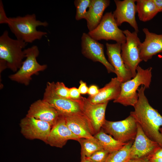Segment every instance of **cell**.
Instances as JSON below:
<instances>
[{"label": "cell", "instance_id": "obj_20", "mask_svg": "<svg viewBox=\"0 0 162 162\" xmlns=\"http://www.w3.org/2000/svg\"><path fill=\"white\" fill-rule=\"evenodd\" d=\"M122 82L116 77L112 78L110 81L103 87L99 89L98 93L94 96H89L87 100L93 104L108 103L112 100H115L119 97L121 91Z\"/></svg>", "mask_w": 162, "mask_h": 162}, {"label": "cell", "instance_id": "obj_6", "mask_svg": "<svg viewBox=\"0 0 162 162\" xmlns=\"http://www.w3.org/2000/svg\"><path fill=\"white\" fill-rule=\"evenodd\" d=\"M123 31L126 42L121 44V57L126 68L133 78L136 74L137 66L142 61L140 56L141 42L136 32H131L128 29Z\"/></svg>", "mask_w": 162, "mask_h": 162}, {"label": "cell", "instance_id": "obj_33", "mask_svg": "<svg viewBox=\"0 0 162 162\" xmlns=\"http://www.w3.org/2000/svg\"><path fill=\"white\" fill-rule=\"evenodd\" d=\"M148 158H162V147H160L152 155L147 157Z\"/></svg>", "mask_w": 162, "mask_h": 162}, {"label": "cell", "instance_id": "obj_32", "mask_svg": "<svg viewBox=\"0 0 162 162\" xmlns=\"http://www.w3.org/2000/svg\"><path fill=\"white\" fill-rule=\"evenodd\" d=\"M99 90V89L96 85H91L88 87V94L89 95V96H94L98 93Z\"/></svg>", "mask_w": 162, "mask_h": 162}, {"label": "cell", "instance_id": "obj_27", "mask_svg": "<svg viewBox=\"0 0 162 162\" xmlns=\"http://www.w3.org/2000/svg\"><path fill=\"white\" fill-rule=\"evenodd\" d=\"M52 86L55 94L64 98L70 99L69 94V88L62 82H51Z\"/></svg>", "mask_w": 162, "mask_h": 162}, {"label": "cell", "instance_id": "obj_35", "mask_svg": "<svg viewBox=\"0 0 162 162\" xmlns=\"http://www.w3.org/2000/svg\"><path fill=\"white\" fill-rule=\"evenodd\" d=\"M159 12L162 11V0H153Z\"/></svg>", "mask_w": 162, "mask_h": 162}, {"label": "cell", "instance_id": "obj_8", "mask_svg": "<svg viewBox=\"0 0 162 162\" xmlns=\"http://www.w3.org/2000/svg\"><path fill=\"white\" fill-rule=\"evenodd\" d=\"M102 128L105 133L124 143L134 141L137 130V123L130 115L125 119L118 121L106 120Z\"/></svg>", "mask_w": 162, "mask_h": 162}, {"label": "cell", "instance_id": "obj_2", "mask_svg": "<svg viewBox=\"0 0 162 162\" xmlns=\"http://www.w3.org/2000/svg\"><path fill=\"white\" fill-rule=\"evenodd\" d=\"M11 32L16 39L27 44L40 40L47 33L37 30L39 26H47L46 21L41 22L36 19L35 14H27L23 16L9 17L8 23Z\"/></svg>", "mask_w": 162, "mask_h": 162}, {"label": "cell", "instance_id": "obj_16", "mask_svg": "<svg viewBox=\"0 0 162 162\" xmlns=\"http://www.w3.org/2000/svg\"><path fill=\"white\" fill-rule=\"evenodd\" d=\"M106 44L109 62L114 68L118 80L124 82L131 80L132 76L126 68L121 57V44L107 43Z\"/></svg>", "mask_w": 162, "mask_h": 162}, {"label": "cell", "instance_id": "obj_18", "mask_svg": "<svg viewBox=\"0 0 162 162\" xmlns=\"http://www.w3.org/2000/svg\"><path fill=\"white\" fill-rule=\"evenodd\" d=\"M142 31L145 38L140 46V56L142 61L146 62L153 56L162 52V34L150 32L146 28Z\"/></svg>", "mask_w": 162, "mask_h": 162}, {"label": "cell", "instance_id": "obj_11", "mask_svg": "<svg viewBox=\"0 0 162 162\" xmlns=\"http://www.w3.org/2000/svg\"><path fill=\"white\" fill-rule=\"evenodd\" d=\"M81 52L85 57L94 62H99L106 67L108 73H114V68L107 60L104 52V45L83 33L81 38Z\"/></svg>", "mask_w": 162, "mask_h": 162}, {"label": "cell", "instance_id": "obj_37", "mask_svg": "<svg viewBox=\"0 0 162 162\" xmlns=\"http://www.w3.org/2000/svg\"><path fill=\"white\" fill-rule=\"evenodd\" d=\"M80 162H93L87 158H84L81 159Z\"/></svg>", "mask_w": 162, "mask_h": 162}, {"label": "cell", "instance_id": "obj_3", "mask_svg": "<svg viewBox=\"0 0 162 162\" xmlns=\"http://www.w3.org/2000/svg\"><path fill=\"white\" fill-rule=\"evenodd\" d=\"M152 68L144 69L139 65L137 66L136 74L131 80L122 82L121 91L118 98L114 100L125 106H134L138 99L137 91L140 85H143L146 88H149L151 82Z\"/></svg>", "mask_w": 162, "mask_h": 162}, {"label": "cell", "instance_id": "obj_13", "mask_svg": "<svg viewBox=\"0 0 162 162\" xmlns=\"http://www.w3.org/2000/svg\"><path fill=\"white\" fill-rule=\"evenodd\" d=\"M79 139L67 125L65 117L60 116L52 127L46 143L51 146L62 148L68 140H74L78 141Z\"/></svg>", "mask_w": 162, "mask_h": 162}, {"label": "cell", "instance_id": "obj_38", "mask_svg": "<svg viewBox=\"0 0 162 162\" xmlns=\"http://www.w3.org/2000/svg\"><path fill=\"white\" fill-rule=\"evenodd\" d=\"M161 133L162 134V127H160L159 129Z\"/></svg>", "mask_w": 162, "mask_h": 162}, {"label": "cell", "instance_id": "obj_24", "mask_svg": "<svg viewBox=\"0 0 162 162\" xmlns=\"http://www.w3.org/2000/svg\"><path fill=\"white\" fill-rule=\"evenodd\" d=\"M78 142L81 146V159L88 158L95 152L104 149L99 141L94 136L88 138H80Z\"/></svg>", "mask_w": 162, "mask_h": 162}, {"label": "cell", "instance_id": "obj_22", "mask_svg": "<svg viewBox=\"0 0 162 162\" xmlns=\"http://www.w3.org/2000/svg\"><path fill=\"white\" fill-rule=\"evenodd\" d=\"M136 11L139 20L146 22L159 12L153 0H136Z\"/></svg>", "mask_w": 162, "mask_h": 162}, {"label": "cell", "instance_id": "obj_26", "mask_svg": "<svg viewBox=\"0 0 162 162\" xmlns=\"http://www.w3.org/2000/svg\"><path fill=\"white\" fill-rule=\"evenodd\" d=\"M91 0H75L74 4L76 9L75 19L79 20L85 19L87 11L86 9L88 8Z\"/></svg>", "mask_w": 162, "mask_h": 162}, {"label": "cell", "instance_id": "obj_9", "mask_svg": "<svg viewBox=\"0 0 162 162\" xmlns=\"http://www.w3.org/2000/svg\"><path fill=\"white\" fill-rule=\"evenodd\" d=\"M43 99L54 107L60 116L65 117L82 113L79 101L58 96L54 91L51 82L47 83Z\"/></svg>", "mask_w": 162, "mask_h": 162}, {"label": "cell", "instance_id": "obj_1", "mask_svg": "<svg viewBox=\"0 0 162 162\" xmlns=\"http://www.w3.org/2000/svg\"><path fill=\"white\" fill-rule=\"evenodd\" d=\"M146 88L142 85L137 90L138 99L130 112L146 136L162 147V134L159 129L162 127V116L149 104L145 95Z\"/></svg>", "mask_w": 162, "mask_h": 162}, {"label": "cell", "instance_id": "obj_28", "mask_svg": "<svg viewBox=\"0 0 162 162\" xmlns=\"http://www.w3.org/2000/svg\"><path fill=\"white\" fill-rule=\"evenodd\" d=\"M110 153L104 149L98 150L87 158L93 162H105Z\"/></svg>", "mask_w": 162, "mask_h": 162}, {"label": "cell", "instance_id": "obj_14", "mask_svg": "<svg viewBox=\"0 0 162 162\" xmlns=\"http://www.w3.org/2000/svg\"><path fill=\"white\" fill-rule=\"evenodd\" d=\"M136 137L130 149V159L147 158L160 147L157 143L149 139L137 123Z\"/></svg>", "mask_w": 162, "mask_h": 162}, {"label": "cell", "instance_id": "obj_21", "mask_svg": "<svg viewBox=\"0 0 162 162\" xmlns=\"http://www.w3.org/2000/svg\"><path fill=\"white\" fill-rule=\"evenodd\" d=\"M109 0H91L85 19L89 32L95 29L100 22L103 13L110 4Z\"/></svg>", "mask_w": 162, "mask_h": 162}, {"label": "cell", "instance_id": "obj_23", "mask_svg": "<svg viewBox=\"0 0 162 162\" xmlns=\"http://www.w3.org/2000/svg\"><path fill=\"white\" fill-rule=\"evenodd\" d=\"M94 136L99 141L103 148L110 153L120 149L127 143L116 140L107 134L102 128Z\"/></svg>", "mask_w": 162, "mask_h": 162}, {"label": "cell", "instance_id": "obj_29", "mask_svg": "<svg viewBox=\"0 0 162 162\" xmlns=\"http://www.w3.org/2000/svg\"><path fill=\"white\" fill-rule=\"evenodd\" d=\"M69 94L70 99L74 100H80L82 97L78 88L75 87L69 88Z\"/></svg>", "mask_w": 162, "mask_h": 162}, {"label": "cell", "instance_id": "obj_7", "mask_svg": "<svg viewBox=\"0 0 162 162\" xmlns=\"http://www.w3.org/2000/svg\"><path fill=\"white\" fill-rule=\"evenodd\" d=\"M88 34L97 41L101 40H112L121 44L126 42V37L123 31L118 28L111 12L106 13L97 27L89 32Z\"/></svg>", "mask_w": 162, "mask_h": 162}, {"label": "cell", "instance_id": "obj_31", "mask_svg": "<svg viewBox=\"0 0 162 162\" xmlns=\"http://www.w3.org/2000/svg\"><path fill=\"white\" fill-rule=\"evenodd\" d=\"M79 83L80 85L78 89L80 94H85L88 93V87L87 86L86 82L81 80Z\"/></svg>", "mask_w": 162, "mask_h": 162}, {"label": "cell", "instance_id": "obj_30", "mask_svg": "<svg viewBox=\"0 0 162 162\" xmlns=\"http://www.w3.org/2000/svg\"><path fill=\"white\" fill-rule=\"evenodd\" d=\"M9 18L6 16L2 1H0V24H7Z\"/></svg>", "mask_w": 162, "mask_h": 162}, {"label": "cell", "instance_id": "obj_4", "mask_svg": "<svg viewBox=\"0 0 162 162\" xmlns=\"http://www.w3.org/2000/svg\"><path fill=\"white\" fill-rule=\"evenodd\" d=\"M27 43L10 38L5 31L0 37V61L5 62L7 68L16 72L21 66L25 55L22 49Z\"/></svg>", "mask_w": 162, "mask_h": 162}, {"label": "cell", "instance_id": "obj_15", "mask_svg": "<svg viewBox=\"0 0 162 162\" xmlns=\"http://www.w3.org/2000/svg\"><path fill=\"white\" fill-rule=\"evenodd\" d=\"M116 9L113 12L118 26L124 22L128 23L138 33V27L135 18L136 11V0H115Z\"/></svg>", "mask_w": 162, "mask_h": 162}, {"label": "cell", "instance_id": "obj_36", "mask_svg": "<svg viewBox=\"0 0 162 162\" xmlns=\"http://www.w3.org/2000/svg\"><path fill=\"white\" fill-rule=\"evenodd\" d=\"M148 159L151 162H162V158H152Z\"/></svg>", "mask_w": 162, "mask_h": 162}, {"label": "cell", "instance_id": "obj_25", "mask_svg": "<svg viewBox=\"0 0 162 162\" xmlns=\"http://www.w3.org/2000/svg\"><path fill=\"white\" fill-rule=\"evenodd\" d=\"M133 142L127 143L120 149L110 153L105 162H128L130 159V151Z\"/></svg>", "mask_w": 162, "mask_h": 162}, {"label": "cell", "instance_id": "obj_12", "mask_svg": "<svg viewBox=\"0 0 162 162\" xmlns=\"http://www.w3.org/2000/svg\"><path fill=\"white\" fill-rule=\"evenodd\" d=\"M79 101L82 113L90 123L95 134L100 131L106 120L105 112L108 103L93 104L82 97Z\"/></svg>", "mask_w": 162, "mask_h": 162}, {"label": "cell", "instance_id": "obj_19", "mask_svg": "<svg viewBox=\"0 0 162 162\" xmlns=\"http://www.w3.org/2000/svg\"><path fill=\"white\" fill-rule=\"evenodd\" d=\"M65 118L68 128L80 138H90L94 135L91 125L82 113L65 117Z\"/></svg>", "mask_w": 162, "mask_h": 162}, {"label": "cell", "instance_id": "obj_34", "mask_svg": "<svg viewBox=\"0 0 162 162\" xmlns=\"http://www.w3.org/2000/svg\"><path fill=\"white\" fill-rule=\"evenodd\" d=\"M128 162H151L147 158L130 159Z\"/></svg>", "mask_w": 162, "mask_h": 162}, {"label": "cell", "instance_id": "obj_5", "mask_svg": "<svg viewBox=\"0 0 162 162\" xmlns=\"http://www.w3.org/2000/svg\"><path fill=\"white\" fill-rule=\"evenodd\" d=\"M24 51L26 59L20 68L15 74L10 75L9 78L12 81L27 86L32 79V76L45 70L47 65L40 64L38 62L36 58L39 51L37 46L34 45Z\"/></svg>", "mask_w": 162, "mask_h": 162}, {"label": "cell", "instance_id": "obj_17", "mask_svg": "<svg viewBox=\"0 0 162 162\" xmlns=\"http://www.w3.org/2000/svg\"><path fill=\"white\" fill-rule=\"evenodd\" d=\"M60 116L54 107L43 99L38 100L33 103L26 115V116L47 122L52 127Z\"/></svg>", "mask_w": 162, "mask_h": 162}, {"label": "cell", "instance_id": "obj_10", "mask_svg": "<svg viewBox=\"0 0 162 162\" xmlns=\"http://www.w3.org/2000/svg\"><path fill=\"white\" fill-rule=\"evenodd\" d=\"M20 132L26 138L38 139L46 143L52 126L48 123L26 116L20 122Z\"/></svg>", "mask_w": 162, "mask_h": 162}]
</instances>
